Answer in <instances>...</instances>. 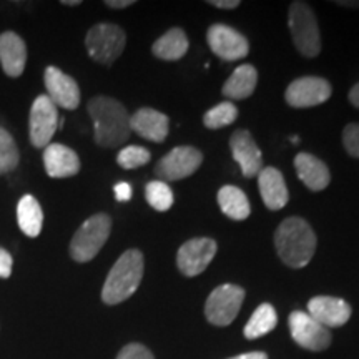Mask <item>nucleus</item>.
Listing matches in <instances>:
<instances>
[{
	"label": "nucleus",
	"instance_id": "obj_1",
	"mask_svg": "<svg viewBox=\"0 0 359 359\" xmlns=\"http://www.w3.org/2000/svg\"><path fill=\"white\" fill-rule=\"evenodd\" d=\"M95 128V142L103 148L123 145L132 135L130 114L118 100L111 97H95L87 105Z\"/></svg>",
	"mask_w": 359,
	"mask_h": 359
},
{
	"label": "nucleus",
	"instance_id": "obj_2",
	"mask_svg": "<svg viewBox=\"0 0 359 359\" xmlns=\"http://www.w3.org/2000/svg\"><path fill=\"white\" fill-rule=\"evenodd\" d=\"M316 235L306 219L290 217L283 219L275 233L278 257L290 268H303L311 262L316 251Z\"/></svg>",
	"mask_w": 359,
	"mask_h": 359
},
{
	"label": "nucleus",
	"instance_id": "obj_3",
	"mask_svg": "<svg viewBox=\"0 0 359 359\" xmlns=\"http://www.w3.org/2000/svg\"><path fill=\"white\" fill-rule=\"evenodd\" d=\"M143 271H145V259H143L142 251H125L107 276L102 290V302L110 306L127 302L140 286Z\"/></svg>",
	"mask_w": 359,
	"mask_h": 359
},
{
	"label": "nucleus",
	"instance_id": "obj_4",
	"mask_svg": "<svg viewBox=\"0 0 359 359\" xmlns=\"http://www.w3.org/2000/svg\"><path fill=\"white\" fill-rule=\"evenodd\" d=\"M111 231V218L107 213H97L85 219L72 238L69 251L77 263H88L100 253Z\"/></svg>",
	"mask_w": 359,
	"mask_h": 359
},
{
	"label": "nucleus",
	"instance_id": "obj_5",
	"mask_svg": "<svg viewBox=\"0 0 359 359\" xmlns=\"http://www.w3.org/2000/svg\"><path fill=\"white\" fill-rule=\"evenodd\" d=\"M290 32L294 47L304 57H316L321 52V35L318 19L306 2H293L288 15Z\"/></svg>",
	"mask_w": 359,
	"mask_h": 359
},
{
	"label": "nucleus",
	"instance_id": "obj_6",
	"mask_svg": "<svg viewBox=\"0 0 359 359\" xmlns=\"http://www.w3.org/2000/svg\"><path fill=\"white\" fill-rule=\"evenodd\" d=\"M127 35L115 24H97L88 30L85 47L92 60L102 65H111L125 50Z\"/></svg>",
	"mask_w": 359,
	"mask_h": 359
},
{
	"label": "nucleus",
	"instance_id": "obj_7",
	"mask_svg": "<svg viewBox=\"0 0 359 359\" xmlns=\"http://www.w3.org/2000/svg\"><path fill=\"white\" fill-rule=\"evenodd\" d=\"M245 299V290L238 285H222L212 291L205 304V316L215 326L235 321Z\"/></svg>",
	"mask_w": 359,
	"mask_h": 359
},
{
	"label": "nucleus",
	"instance_id": "obj_8",
	"mask_svg": "<svg viewBox=\"0 0 359 359\" xmlns=\"http://www.w3.org/2000/svg\"><path fill=\"white\" fill-rule=\"evenodd\" d=\"M203 154L195 147H177L170 150L155 165V175L160 182H177L188 178L201 167Z\"/></svg>",
	"mask_w": 359,
	"mask_h": 359
},
{
	"label": "nucleus",
	"instance_id": "obj_9",
	"mask_svg": "<svg viewBox=\"0 0 359 359\" xmlns=\"http://www.w3.org/2000/svg\"><path fill=\"white\" fill-rule=\"evenodd\" d=\"M58 127L57 105L47 95H39L32 103L29 118V137L35 148L50 145Z\"/></svg>",
	"mask_w": 359,
	"mask_h": 359
},
{
	"label": "nucleus",
	"instance_id": "obj_10",
	"mask_svg": "<svg viewBox=\"0 0 359 359\" xmlns=\"http://www.w3.org/2000/svg\"><path fill=\"white\" fill-rule=\"evenodd\" d=\"M217 251L218 245L212 238H193L180 246L177 266L188 278L198 276L213 262Z\"/></svg>",
	"mask_w": 359,
	"mask_h": 359
},
{
	"label": "nucleus",
	"instance_id": "obj_11",
	"mask_svg": "<svg viewBox=\"0 0 359 359\" xmlns=\"http://www.w3.org/2000/svg\"><path fill=\"white\" fill-rule=\"evenodd\" d=\"M290 331L296 344L309 351H323L331 344V333L304 311H293L288 318Z\"/></svg>",
	"mask_w": 359,
	"mask_h": 359
},
{
	"label": "nucleus",
	"instance_id": "obj_12",
	"mask_svg": "<svg viewBox=\"0 0 359 359\" xmlns=\"http://www.w3.org/2000/svg\"><path fill=\"white\" fill-rule=\"evenodd\" d=\"M206 40H208L210 48H212L215 55L226 62L241 60L250 52L248 40H246L245 35L230 25H212L208 29V34H206Z\"/></svg>",
	"mask_w": 359,
	"mask_h": 359
},
{
	"label": "nucleus",
	"instance_id": "obj_13",
	"mask_svg": "<svg viewBox=\"0 0 359 359\" xmlns=\"http://www.w3.org/2000/svg\"><path fill=\"white\" fill-rule=\"evenodd\" d=\"M333 87L327 80L321 77H302L296 79L286 88V102L294 109H309L321 105L330 100Z\"/></svg>",
	"mask_w": 359,
	"mask_h": 359
},
{
	"label": "nucleus",
	"instance_id": "obj_14",
	"mask_svg": "<svg viewBox=\"0 0 359 359\" xmlns=\"http://www.w3.org/2000/svg\"><path fill=\"white\" fill-rule=\"evenodd\" d=\"M47 97L65 110H75L80 105V87L70 75L57 67H47L43 74Z\"/></svg>",
	"mask_w": 359,
	"mask_h": 359
},
{
	"label": "nucleus",
	"instance_id": "obj_15",
	"mask_svg": "<svg viewBox=\"0 0 359 359\" xmlns=\"http://www.w3.org/2000/svg\"><path fill=\"white\" fill-rule=\"evenodd\" d=\"M230 150L233 154V158L240 165L243 177H258V173L263 170V155L248 130H236L231 135Z\"/></svg>",
	"mask_w": 359,
	"mask_h": 359
},
{
	"label": "nucleus",
	"instance_id": "obj_16",
	"mask_svg": "<svg viewBox=\"0 0 359 359\" xmlns=\"http://www.w3.org/2000/svg\"><path fill=\"white\" fill-rule=\"evenodd\" d=\"M308 314L325 327H339L351 318V306L334 296H314L308 303Z\"/></svg>",
	"mask_w": 359,
	"mask_h": 359
},
{
	"label": "nucleus",
	"instance_id": "obj_17",
	"mask_svg": "<svg viewBox=\"0 0 359 359\" xmlns=\"http://www.w3.org/2000/svg\"><path fill=\"white\" fill-rule=\"evenodd\" d=\"M0 65L4 74L17 79L24 74L27 65V45L24 39L15 32L0 34Z\"/></svg>",
	"mask_w": 359,
	"mask_h": 359
},
{
	"label": "nucleus",
	"instance_id": "obj_18",
	"mask_svg": "<svg viewBox=\"0 0 359 359\" xmlns=\"http://www.w3.org/2000/svg\"><path fill=\"white\" fill-rule=\"evenodd\" d=\"M45 172L52 178H69L80 172V158L74 150L62 143H50L43 150Z\"/></svg>",
	"mask_w": 359,
	"mask_h": 359
},
{
	"label": "nucleus",
	"instance_id": "obj_19",
	"mask_svg": "<svg viewBox=\"0 0 359 359\" xmlns=\"http://www.w3.org/2000/svg\"><path fill=\"white\" fill-rule=\"evenodd\" d=\"M132 132L140 135L145 140L161 143L168 137L170 120L165 114L154 109H140L130 115Z\"/></svg>",
	"mask_w": 359,
	"mask_h": 359
},
{
	"label": "nucleus",
	"instance_id": "obj_20",
	"mask_svg": "<svg viewBox=\"0 0 359 359\" xmlns=\"http://www.w3.org/2000/svg\"><path fill=\"white\" fill-rule=\"evenodd\" d=\"M258 185L262 193L263 203L268 210H281L290 200L288 188H286L283 173L275 167H264L258 173Z\"/></svg>",
	"mask_w": 359,
	"mask_h": 359
},
{
	"label": "nucleus",
	"instance_id": "obj_21",
	"mask_svg": "<svg viewBox=\"0 0 359 359\" xmlns=\"http://www.w3.org/2000/svg\"><path fill=\"white\" fill-rule=\"evenodd\" d=\"M296 173L311 191H321L330 185L331 173L325 161L311 154H298L294 158Z\"/></svg>",
	"mask_w": 359,
	"mask_h": 359
},
{
	"label": "nucleus",
	"instance_id": "obj_22",
	"mask_svg": "<svg viewBox=\"0 0 359 359\" xmlns=\"http://www.w3.org/2000/svg\"><path fill=\"white\" fill-rule=\"evenodd\" d=\"M258 83V72L253 65L243 64L233 72L223 85V95L230 100H245L253 95Z\"/></svg>",
	"mask_w": 359,
	"mask_h": 359
},
{
	"label": "nucleus",
	"instance_id": "obj_23",
	"mask_svg": "<svg viewBox=\"0 0 359 359\" xmlns=\"http://www.w3.org/2000/svg\"><path fill=\"white\" fill-rule=\"evenodd\" d=\"M17 222L24 235L29 238H37L40 235L43 226V212L35 196H22L17 205Z\"/></svg>",
	"mask_w": 359,
	"mask_h": 359
},
{
	"label": "nucleus",
	"instance_id": "obj_24",
	"mask_svg": "<svg viewBox=\"0 0 359 359\" xmlns=\"http://www.w3.org/2000/svg\"><path fill=\"white\" fill-rule=\"evenodd\" d=\"M188 37L187 34L183 32L182 29H170L167 34H163L161 37L156 40L151 47V52L156 58L167 62H175L180 60L182 57H185L188 52Z\"/></svg>",
	"mask_w": 359,
	"mask_h": 359
},
{
	"label": "nucleus",
	"instance_id": "obj_25",
	"mask_svg": "<svg viewBox=\"0 0 359 359\" xmlns=\"http://www.w3.org/2000/svg\"><path fill=\"white\" fill-rule=\"evenodd\" d=\"M218 203L222 212L235 222H243L250 217L251 206L243 190L238 187L226 185L218 191Z\"/></svg>",
	"mask_w": 359,
	"mask_h": 359
},
{
	"label": "nucleus",
	"instance_id": "obj_26",
	"mask_svg": "<svg viewBox=\"0 0 359 359\" xmlns=\"http://www.w3.org/2000/svg\"><path fill=\"white\" fill-rule=\"evenodd\" d=\"M278 314L275 308L269 303H263L257 308V311L251 314L250 321L245 326V336L248 339H258L268 334L276 327Z\"/></svg>",
	"mask_w": 359,
	"mask_h": 359
},
{
	"label": "nucleus",
	"instance_id": "obj_27",
	"mask_svg": "<svg viewBox=\"0 0 359 359\" xmlns=\"http://www.w3.org/2000/svg\"><path fill=\"white\" fill-rule=\"evenodd\" d=\"M20 154L13 137L6 128L0 127V177L19 167Z\"/></svg>",
	"mask_w": 359,
	"mask_h": 359
},
{
	"label": "nucleus",
	"instance_id": "obj_28",
	"mask_svg": "<svg viewBox=\"0 0 359 359\" xmlns=\"http://www.w3.org/2000/svg\"><path fill=\"white\" fill-rule=\"evenodd\" d=\"M145 198L148 205L151 208L156 210V212H168L173 205V191L172 188L168 187V183L160 182V180H155V182H150L145 187Z\"/></svg>",
	"mask_w": 359,
	"mask_h": 359
},
{
	"label": "nucleus",
	"instance_id": "obj_29",
	"mask_svg": "<svg viewBox=\"0 0 359 359\" xmlns=\"http://www.w3.org/2000/svg\"><path fill=\"white\" fill-rule=\"evenodd\" d=\"M238 118V109L233 102H222L217 107L210 109L203 115V123L206 128H223L231 125Z\"/></svg>",
	"mask_w": 359,
	"mask_h": 359
},
{
	"label": "nucleus",
	"instance_id": "obj_30",
	"mask_svg": "<svg viewBox=\"0 0 359 359\" xmlns=\"http://www.w3.org/2000/svg\"><path fill=\"white\" fill-rule=\"evenodd\" d=\"M151 158V154L147 148L138 147V145H128L123 150H120L118 156H116V163L125 170H133L140 168L143 165H147Z\"/></svg>",
	"mask_w": 359,
	"mask_h": 359
},
{
	"label": "nucleus",
	"instance_id": "obj_31",
	"mask_svg": "<svg viewBox=\"0 0 359 359\" xmlns=\"http://www.w3.org/2000/svg\"><path fill=\"white\" fill-rule=\"evenodd\" d=\"M343 145L354 158H359V123H349L344 127Z\"/></svg>",
	"mask_w": 359,
	"mask_h": 359
},
{
	"label": "nucleus",
	"instance_id": "obj_32",
	"mask_svg": "<svg viewBox=\"0 0 359 359\" xmlns=\"http://www.w3.org/2000/svg\"><path fill=\"white\" fill-rule=\"evenodd\" d=\"M116 359H155L150 349L140 343H130L120 349Z\"/></svg>",
	"mask_w": 359,
	"mask_h": 359
},
{
	"label": "nucleus",
	"instance_id": "obj_33",
	"mask_svg": "<svg viewBox=\"0 0 359 359\" xmlns=\"http://www.w3.org/2000/svg\"><path fill=\"white\" fill-rule=\"evenodd\" d=\"M12 266H13V258L6 248L0 246V278L7 280L12 275Z\"/></svg>",
	"mask_w": 359,
	"mask_h": 359
},
{
	"label": "nucleus",
	"instance_id": "obj_34",
	"mask_svg": "<svg viewBox=\"0 0 359 359\" xmlns=\"http://www.w3.org/2000/svg\"><path fill=\"white\" fill-rule=\"evenodd\" d=\"M114 191H115L116 201H128L132 198V187H130L127 182L116 183Z\"/></svg>",
	"mask_w": 359,
	"mask_h": 359
},
{
	"label": "nucleus",
	"instance_id": "obj_35",
	"mask_svg": "<svg viewBox=\"0 0 359 359\" xmlns=\"http://www.w3.org/2000/svg\"><path fill=\"white\" fill-rule=\"evenodd\" d=\"M208 4L217 8H224V11H233V8L240 7V0H210Z\"/></svg>",
	"mask_w": 359,
	"mask_h": 359
},
{
	"label": "nucleus",
	"instance_id": "obj_36",
	"mask_svg": "<svg viewBox=\"0 0 359 359\" xmlns=\"http://www.w3.org/2000/svg\"><path fill=\"white\" fill-rule=\"evenodd\" d=\"M133 0H107L105 6L110 8H127L130 6H133Z\"/></svg>",
	"mask_w": 359,
	"mask_h": 359
},
{
	"label": "nucleus",
	"instance_id": "obj_37",
	"mask_svg": "<svg viewBox=\"0 0 359 359\" xmlns=\"http://www.w3.org/2000/svg\"><path fill=\"white\" fill-rule=\"evenodd\" d=\"M230 359H268V356L262 351H253V353L240 354V356H235V358H230Z\"/></svg>",
	"mask_w": 359,
	"mask_h": 359
},
{
	"label": "nucleus",
	"instance_id": "obj_38",
	"mask_svg": "<svg viewBox=\"0 0 359 359\" xmlns=\"http://www.w3.org/2000/svg\"><path fill=\"white\" fill-rule=\"evenodd\" d=\"M349 102H351V105L356 107V109H359V83L354 85V87L349 90Z\"/></svg>",
	"mask_w": 359,
	"mask_h": 359
},
{
	"label": "nucleus",
	"instance_id": "obj_39",
	"mask_svg": "<svg viewBox=\"0 0 359 359\" xmlns=\"http://www.w3.org/2000/svg\"><path fill=\"white\" fill-rule=\"evenodd\" d=\"M62 4H64V6H69V7H74V6H80V0H62Z\"/></svg>",
	"mask_w": 359,
	"mask_h": 359
},
{
	"label": "nucleus",
	"instance_id": "obj_40",
	"mask_svg": "<svg viewBox=\"0 0 359 359\" xmlns=\"http://www.w3.org/2000/svg\"><path fill=\"white\" fill-rule=\"evenodd\" d=\"M336 4L343 7H359V2H336Z\"/></svg>",
	"mask_w": 359,
	"mask_h": 359
},
{
	"label": "nucleus",
	"instance_id": "obj_41",
	"mask_svg": "<svg viewBox=\"0 0 359 359\" xmlns=\"http://www.w3.org/2000/svg\"><path fill=\"white\" fill-rule=\"evenodd\" d=\"M291 142H293V143H296V145H298V143H299V138H298V137H291Z\"/></svg>",
	"mask_w": 359,
	"mask_h": 359
}]
</instances>
